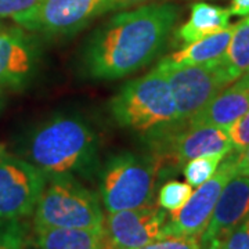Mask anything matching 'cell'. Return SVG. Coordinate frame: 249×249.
<instances>
[{
    "label": "cell",
    "mask_w": 249,
    "mask_h": 249,
    "mask_svg": "<svg viewBox=\"0 0 249 249\" xmlns=\"http://www.w3.org/2000/svg\"><path fill=\"white\" fill-rule=\"evenodd\" d=\"M1 152H4V148H3V145H0V154H1Z\"/></svg>",
    "instance_id": "obj_31"
},
{
    "label": "cell",
    "mask_w": 249,
    "mask_h": 249,
    "mask_svg": "<svg viewBox=\"0 0 249 249\" xmlns=\"http://www.w3.org/2000/svg\"><path fill=\"white\" fill-rule=\"evenodd\" d=\"M231 13L229 9L212 6L208 3H196L191 6L190 18L178 28V39L184 43H193L205 36L222 32L230 27Z\"/></svg>",
    "instance_id": "obj_16"
},
{
    "label": "cell",
    "mask_w": 249,
    "mask_h": 249,
    "mask_svg": "<svg viewBox=\"0 0 249 249\" xmlns=\"http://www.w3.org/2000/svg\"><path fill=\"white\" fill-rule=\"evenodd\" d=\"M237 175L234 151L229 152L209 180L196 187L190 199L180 209L170 212L163 226L166 237H198L202 234L213 213L224 186Z\"/></svg>",
    "instance_id": "obj_8"
},
{
    "label": "cell",
    "mask_w": 249,
    "mask_h": 249,
    "mask_svg": "<svg viewBox=\"0 0 249 249\" xmlns=\"http://www.w3.org/2000/svg\"><path fill=\"white\" fill-rule=\"evenodd\" d=\"M108 0H40L13 19L29 31L46 35H70L107 13Z\"/></svg>",
    "instance_id": "obj_9"
},
{
    "label": "cell",
    "mask_w": 249,
    "mask_h": 249,
    "mask_svg": "<svg viewBox=\"0 0 249 249\" xmlns=\"http://www.w3.org/2000/svg\"><path fill=\"white\" fill-rule=\"evenodd\" d=\"M0 28H1V27H0Z\"/></svg>",
    "instance_id": "obj_32"
},
{
    "label": "cell",
    "mask_w": 249,
    "mask_h": 249,
    "mask_svg": "<svg viewBox=\"0 0 249 249\" xmlns=\"http://www.w3.org/2000/svg\"><path fill=\"white\" fill-rule=\"evenodd\" d=\"M157 67L163 71L169 82L178 124H186L235 80L223 57L201 65H172L160 60Z\"/></svg>",
    "instance_id": "obj_6"
},
{
    "label": "cell",
    "mask_w": 249,
    "mask_h": 249,
    "mask_svg": "<svg viewBox=\"0 0 249 249\" xmlns=\"http://www.w3.org/2000/svg\"><path fill=\"white\" fill-rule=\"evenodd\" d=\"M223 60L235 80L249 71V16L235 24L234 35Z\"/></svg>",
    "instance_id": "obj_18"
},
{
    "label": "cell",
    "mask_w": 249,
    "mask_h": 249,
    "mask_svg": "<svg viewBox=\"0 0 249 249\" xmlns=\"http://www.w3.org/2000/svg\"><path fill=\"white\" fill-rule=\"evenodd\" d=\"M249 109V85L238 78L214 96L199 112L188 119L187 126L229 127Z\"/></svg>",
    "instance_id": "obj_14"
},
{
    "label": "cell",
    "mask_w": 249,
    "mask_h": 249,
    "mask_svg": "<svg viewBox=\"0 0 249 249\" xmlns=\"http://www.w3.org/2000/svg\"><path fill=\"white\" fill-rule=\"evenodd\" d=\"M36 249H107L104 229L34 227Z\"/></svg>",
    "instance_id": "obj_15"
},
{
    "label": "cell",
    "mask_w": 249,
    "mask_h": 249,
    "mask_svg": "<svg viewBox=\"0 0 249 249\" xmlns=\"http://www.w3.org/2000/svg\"><path fill=\"white\" fill-rule=\"evenodd\" d=\"M168 214L160 205L108 213L104 220L107 249H134L165 238Z\"/></svg>",
    "instance_id": "obj_11"
},
{
    "label": "cell",
    "mask_w": 249,
    "mask_h": 249,
    "mask_svg": "<svg viewBox=\"0 0 249 249\" xmlns=\"http://www.w3.org/2000/svg\"><path fill=\"white\" fill-rule=\"evenodd\" d=\"M98 196L73 175L49 176L34 211V227L104 229Z\"/></svg>",
    "instance_id": "obj_4"
},
{
    "label": "cell",
    "mask_w": 249,
    "mask_h": 249,
    "mask_svg": "<svg viewBox=\"0 0 249 249\" xmlns=\"http://www.w3.org/2000/svg\"><path fill=\"white\" fill-rule=\"evenodd\" d=\"M40 0H0V17H16L32 9Z\"/></svg>",
    "instance_id": "obj_25"
},
{
    "label": "cell",
    "mask_w": 249,
    "mask_h": 249,
    "mask_svg": "<svg viewBox=\"0 0 249 249\" xmlns=\"http://www.w3.org/2000/svg\"><path fill=\"white\" fill-rule=\"evenodd\" d=\"M234 160L237 175L249 178V145L241 151H234Z\"/></svg>",
    "instance_id": "obj_26"
},
{
    "label": "cell",
    "mask_w": 249,
    "mask_h": 249,
    "mask_svg": "<svg viewBox=\"0 0 249 249\" xmlns=\"http://www.w3.org/2000/svg\"><path fill=\"white\" fill-rule=\"evenodd\" d=\"M0 249H28L27 235L18 220L0 223Z\"/></svg>",
    "instance_id": "obj_21"
},
{
    "label": "cell",
    "mask_w": 249,
    "mask_h": 249,
    "mask_svg": "<svg viewBox=\"0 0 249 249\" xmlns=\"http://www.w3.org/2000/svg\"><path fill=\"white\" fill-rule=\"evenodd\" d=\"M3 106H4V97H3V93H1V88H0V111L3 109Z\"/></svg>",
    "instance_id": "obj_29"
},
{
    "label": "cell",
    "mask_w": 249,
    "mask_h": 249,
    "mask_svg": "<svg viewBox=\"0 0 249 249\" xmlns=\"http://www.w3.org/2000/svg\"><path fill=\"white\" fill-rule=\"evenodd\" d=\"M147 0H108L107 1V13L108 11H115V10H124L133 7L136 4L144 3Z\"/></svg>",
    "instance_id": "obj_27"
},
{
    "label": "cell",
    "mask_w": 249,
    "mask_h": 249,
    "mask_svg": "<svg viewBox=\"0 0 249 249\" xmlns=\"http://www.w3.org/2000/svg\"><path fill=\"white\" fill-rule=\"evenodd\" d=\"M226 155H208L188 160L184 166V178L191 187L201 186L212 178Z\"/></svg>",
    "instance_id": "obj_19"
},
{
    "label": "cell",
    "mask_w": 249,
    "mask_h": 249,
    "mask_svg": "<svg viewBox=\"0 0 249 249\" xmlns=\"http://www.w3.org/2000/svg\"><path fill=\"white\" fill-rule=\"evenodd\" d=\"M134 249H201L198 237H166Z\"/></svg>",
    "instance_id": "obj_23"
},
{
    "label": "cell",
    "mask_w": 249,
    "mask_h": 249,
    "mask_svg": "<svg viewBox=\"0 0 249 249\" xmlns=\"http://www.w3.org/2000/svg\"><path fill=\"white\" fill-rule=\"evenodd\" d=\"M178 16V7L169 3L114 16L85 46L86 73L91 79L114 80L142 70L160 53Z\"/></svg>",
    "instance_id": "obj_1"
},
{
    "label": "cell",
    "mask_w": 249,
    "mask_h": 249,
    "mask_svg": "<svg viewBox=\"0 0 249 249\" xmlns=\"http://www.w3.org/2000/svg\"><path fill=\"white\" fill-rule=\"evenodd\" d=\"M219 249H249V214L227 235Z\"/></svg>",
    "instance_id": "obj_24"
},
{
    "label": "cell",
    "mask_w": 249,
    "mask_h": 249,
    "mask_svg": "<svg viewBox=\"0 0 249 249\" xmlns=\"http://www.w3.org/2000/svg\"><path fill=\"white\" fill-rule=\"evenodd\" d=\"M193 194V187L188 183L170 180L160 187L158 193V205L162 209L175 212L186 204Z\"/></svg>",
    "instance_id": "obj_20"
},
{
    "label": "cell",
    "mask_w": 249,
    "mask_h": 249,
    "mask_svg": "<svg viewBox=\"0 0 249 249\" xmlns=\"http://www.w3.org/2000/svg\"><path fill=\"white\" fill-rule=\"evenodd\" d=\"M232 144V151H241L249 145V109L227 127Z\"/></svg>",
    "instance_id": "obj_22"
},
{
    "label": "cell",
    "mask_w": 249,
    "mask_h": 249,
    "mask_svg": "<svg viewBox=\"0 0 249 249\" xmlns=\"http://www.w3.org/2000/svg\"><path fill=\"white\" fill-rule=\"evenodd\" d=\"M36 50L19 29L0 34V88L18 89L35 71Z\"/></svg>",
    "instance_id": "obj_13"
},
{
    "label": "cell",
    "mask_w": 249,
    "mask_h": 249,
    "mask_svg": "<svg viewBox=\"0 0 249 249\" xmlns=\"http://www.w3.org/2000/svg\"><path fill=\"white\" fill-rule=\"evenodd\" d=\"M249 214V178L235 175L224 186L208 226L199 235V248L219 249L230 232Z\"/></svg>",
    "instance_id": "obj_12"
},
{
    "label": "cell",
    "mask_w": 249,
    "mask_h": 249,
    "mask_svg": "<svg viewBox=\"0 0 249 249\" xmlns=\"http://www.w3.org/2000/svg\"><path fill=\"white\" fill-rule=\"evenodd\" d=\"M231 16L245 17L249 16V0H232L231 7H230Z\"/></svg>",
    "instance_id": "obj_28"
},
{
    "label": "cell",
    "mask_w": 249,
    "mask_h": 249,
    "mask_svg": "<svg viewBox=\"0 0 249 249\" xmlns=\"http://www.w3.org/2000/svg\"><path fill=\"white\" fill-rule=\"evenodd\" d=\"M160 136V152L178 165L208 155H227L232 144L227 127L172 124L154 132Z\"/></svg>",
    "instance_id": "obj_10"
},
{
    "label": "cell",
    "mask_w": 249,
    "mask_h": 249,
    "mask_svg": "<svg viewBox=\"0 0 249 249\" xmlns=\"http://www.w3.org/2000/svg\"><path fill=\"white\" fill-rule=\"evenodd\" d=\"M158 162L133 152H121L100 173V196L108 213L152 204Z\"/></svg>",
    "instance_id": "obj_5"
},
{
    "label": "cell",
    "mask_w": 249,
    "mask_h": 249,
    "mask_svg": "<svg viewBox=\"0 0 249 249\" xmlns=\"http://www.w3.org/2000/svg\"><path fill=\"white\" fill-rule=\"evenodd\" d=\"M240 78H241V79H242V80H245V82H247V83H248V85H249V71H248V72H245L244 75H241Z\"/></svg>",
    "instance_id": "obj_30"
},
{
    "label": "cell",
    "mask_w": 249,
    "mask_h": 249,
    "mask_svg": "<svg viewBox=\"0 0 249 249\" xmlns=\"http://www.w3.org/2000/svg\"><path fill=\"white\" fill-rule=\"evenodd\" d=\"M47 176L25 160L0 154V222L19 220L35 211Z\"/></svg>",
    "instance_id": "obj_7"
},
{
    "label": "cell",
    "mask_w": 249,
    "mask_h": 249,
    "mask_svg": "<svg viewBox=\"0 0 249 249\" xmlns=\"http://www.w3.org/2000/svg\"><path fill=\"white\" fill-rule=\"evenodd\" d=\"M235 31V24L222 32L205 36L202 39L188 43L181 50L168 55L162 61L172 65H201L222 58L226 54Z\"/></svg>",
    "instance_id": "obj_17"
},
{
    "label": "cell",
    "mask_w": 249,
    "mask_h": 249,
    "mask_svg": "<svg viewBox=\"0 0 249 249\" xmlns=\"http://www.w3.org/2000/svg\"><path fill=\"white\" fill-rule=\"evenodd\" d=\"M97 136L78 116L57 115L29 136L27 160L46 176L88 175L97 163Z\"/></svg>",
    "instance_id": "obj_2"
},
{
    "label": "cell",
    "mask_w": 249,
    "mask_h": 249,
    "mask_svg": "<svg viewBox=\"0 0 249 249\" xmlns=\"http://www.w3.org/2000/svg\"><path fill=\"white\" fill-rule=\"evenodd\" d=\"M109 109L119 126L137 132H157L178 124L169 82L158 67L126 83L111 100Z\"/></svg>",
    "instance_id": "obj_3"
}]
</instances>
